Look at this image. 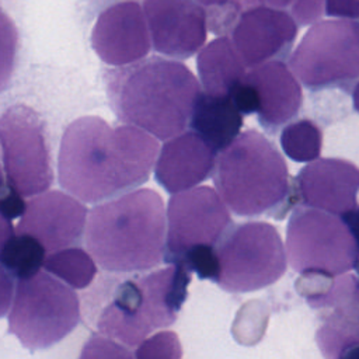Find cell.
<instances>
[{
  "instance_id": "cell-1",
  "label": "cell",
  "mask_w": 359,
  "mask_h": 359,
  "mask_svg": "<svg viewBox=\"0 0 359 359\" xmlns=\"http://www.w3.org/2000/svg\"><path fill=\"white\" fill-rule=\"evenodd\" d=\"M158 150V140L136 126L81 116L62 136L59 184L87 203L123 195L149 180Z\"/></svg>"
},
{
  "instance_id": "cell-2",
  "label": "cell",
  "mask_w": 359,
  "mask_h": 359,
  "mask_svg": "<svg viewBox=\"0 0 359 359\" xmlns=\"http://www.w3.org/2000/svg\"><path fill=\"white\" fill-rule=\"evenodd\" d=\"M107 93L125 125L168 140L188 129L202 87L182 62L150 56L109 72Z\"/></svg>"
},
{
  "instance_id": "cell-3",
  "label": "cell",
  "mask_w": 359,
  "mask_h": 359,
  "mask_svg": "<svg viewBox=\"0 0 359 359\" xmlns=\"http://www.w3.org/2000/svg\"><path fill=\"white\" fill-rule=\"evenodd\" d=\"M86 245L112 272L157 266L165 251V208L158 192L140 188L97 205L88 215Z\"/></svg>"
},
{
  "instance_id": "cell-4",
  "label": "cell",
  "mask_w": 359,
  "mask_h": 359,
  "mask_svg": "<svg viewBox=\"0 0 359 359\" xmlns=\"http://www.w3.org/2000/svg\"><path fill=\"white\" fill-rule=\"evenodd\" d=\"M216 192L234 215L283 219L297 202L294 182L278 147L261 132H241L216 157Z\"/></svg>"
},
{
  "instance_id": "cell-5",
  "label": "cell",
  "mask_w": 359,
  "mask_h": 359,
  "mask_svg": "<svg viewBox=\"0 0 359 359\" xmlns=\"http://www.w3.org/2000/svg\"><path fill=\"white\" fill-rule=\"evenodd\" d=\"M191 272L180 265L122 283L98 320L101 334L135 346L153 331L171 325L187 299Z\"/></svg>"
},
{
  "instance_id": "cell-6",
  "label": "cell",
  "mask_w": 359,
  "mask_h": 359,
  "mask_svg": "<svg viewBox=\"0 0 359 359\" xmlns=\"http://www.w3.org/2000/svg\"><path fill=\"white\" fill-rule=\"evenodd\" d=\"M289 69L310 91L352 93L359 81V21L314 22L289 55Z\"/></svg>"
},
{
  "instance_id": "cell-7",
  "label": "cell",
  "mask_w": 359,
  "mask_h": 359,
  "mask_svg": "<svg viewBox=\"0 0 359 359\" xmlns=\"http://www.w3.org/2000/svg\"><path fill=\"white\" fill-rule=\"evenodd\" d=\"M80 303L66 283L48 272L17 283L8 331L28 349H43L67 337L79 324Z\"/></svg>"
},
{
  "instance_id": "cell-8",
  "label": "cell",
  "mask_w": 359,
  "mask_h": 359,
  "mask_svg": "<svg viewBox=\"0 0 359 359\" xmlns=\"http://www.w3.org/2000/svg\"><path fill=\"white\" fill-rule=\"evenodd\" d=\"M286 254L300 275L341 276L359 266V248L339 216L297 206L286 227Z\"/></svg>"
},
{
  "instance_id": "cell-9",
  "label": "cell",
  "mask_w": 359,
  "mask_h": 359,
  "mask_svg": "<svg viewBox=\"0 0 359 359\" xmlns=\"http://www.w3.org/2000/svg\"><path fill=\"white\" fill-rule=\"evenodd\" d=\"M216 282L227 292L265 287L286 269V251L279 231L266 222L233 224L216 247Z\"/></svg>"
},
{
  "instance_id": "cell-10",
  "label": "cell",
  "mask_w": 359,
  "mask_h": 359,
  "mask_svg": "<svg viewBox=\"0 0 359 359\" xmlns=\"http://www.w3.org/2000/svg\"><path fill=\"white\" fill-rule=\"evenodd\" d=\"M0 147L7 187L20 196L43 194L53 182L46 128L41 115L14 105L0 116Z\"/></svg>"
},
{
  "instance_id": "cell-11",
  "label": "cell",
  "mask_w": 359,
  "mask_h": 359,
  "mask_svg": "<svg viewBox=\"0 0 359 359\" xmlns=\"http://www.w3.org/2000/svg\"><path fill=\"white\" fill-rule=\"evenodd\" d=\"M233 220L229 209L210 187H195L174 194L165 210V251L168 265L198 248H216Z\"/></svg>"
},
{
  "instance_id": "cell-12",
  "label": "cell",
  "mask_w": 359,
  "mask_h": 359,
  "mask_svg": "<svg viewBox=\"0 0 359 359\" xmlns=\"http://www.w3.org/2000/svg\"><path fill=\"white\" fill-rule=\"evenodd\" d=\"M142 7L157 53L181 62L205 46L208 18L196 0H143Z\"/></svg>"
},
{
  "instance_id": "cell-13",
  "label": "cell",
  "mask_w": 359,
  "mask_h": 359,
  "mask_svg": "<svg viewBox=\"0 0 359 359\" xmlns=\"http://www.w3.org/2000/svg\"><path fill=\"white\" fill-rule=\"evenodd\" d=\"M299 27L285 11L265 4L245 10L234 24L230 39L247 69L289 56Z\"/></svg>"
},
{
  "instance_id": "cell-14",
  "label": "cell",
  "mask_w": 359,
  "mask_h": 359,
  "mask_svg": "<svg viewBox=\"0 0 359 359\" xmlns=\"http://www.w3.org/2000/svg\"><path fill=\"white\" fill-rule=\"evenodd\" d=\"M87 223V209L79 199L48 191L29 199L15 233L34 237L48 254L76 244Z\"/></svg>"
},
{
  "instance_id": "cell-15",
  "label": "cell",
  "mask_w": 359,
  "mask_h": 359,
  "mask_svg": "<svg viewBox=\"0 0 359 359\" xmlns=\"http://www.w3.org/2000/svg\"><path fill=\"white\" fill-rule=\"evenodd\" d=\"M91 46L104 63L116 67L144 59L151 42L143 7L136 0L107 7L93 28Z\"/></svg>"
},
{
  "instance_id": "cell-16",
  "label": "cell",
  "mask_w": 359,
  "mask_h": 359,
  "mask_svg": "<svg viewBox=\"0 0 359 359\" xmlns=\"http://www.w3.org/2000/svg\"><path fill=\"white\" fill-rule=\"evenodd\" d=\"M294 188L304 206L341 216L358 205L359 167L345 158H317L299 171Z\"/></svg>"
},
{
  "instance_id": "cell-17",
  "label": "cell",
  "mask_w": 359,
  "mask_h": 359,
  "mask_svg": "<svg viewBox=\"0 0 359 359\" xmlns=\"http://www.w3.org/2000/svg\"><path fill=\"white\" fill-rule=\"evenodd\" d=\"M245 80L257 94V119L269 135H275L300 112L302 84L285 62L272 60L250 67Z\"/></svg>"
},
{
  "instance_id": "cell-18",
  "label": "cell",
  "mask_w": 359,
  "mask_h": 359,
  "mask_svg": "<svg viewBox=\"0 0 359 359\" xmlns=\"http://www.w3.org/2000/svg\"><path fill=\"white\" fill-rule=\"evenodd\" d=\"M217 154L194 130L164 142L154 164V178L174 195L198 187L213 175Z\"/></svg>"
},
{
  "instance_id": "cell-19",
  "label": "cell",
  "mask_w": 359,
  "mask_h": 359,
  "mask_svg": "<svg viewBox=\"0 0 359 359\" xmlns=\"http://www.w3.org/2000/svg\"><path fill=\"white\" fill-rule=\"evenodd\" d=\"M243 116L231 97L202 91L195 102L188 129L198 133L219 154L241 133Z\"/></svg>"
},
{
  "instance_id": "cell-20",
  "label": "cell",
  "mask_w": 359,
  "mask_h": 359,
  "mask_svg": "<svg viewBox=\"0 0 359 359\" xmlns=\"http://www.w3.org/2000/svg\"><path fill=\"white\" fill-rule=\"evenodd\" d=\"M196 70L203 93L229 97L247 73L229 35L215 38L198 52Z\"/></svg>"
},
{
  "instance_id": "cell-21",
  "label": "cell",
  "mask_w": 359,
  "mask_h": 359,
  "mask_svg": "<svg viewBox=\"0 0 359 359\" xmlns=\"http://www.w3.org/2000/svg\"><path fill=\"white\" fill-rule=\"evenodd\" d=\"M42 268L56 279L63 280L72 289L87 287L97 273L93 257L79 247H69L48 254Z\"/></svg>"
},
{
  "instance_id": "cell-22",
  "label": "cell",
  "mask_w": 359,
  "mask_h": 359,
  "mask_svg": "<svg viewBox=\"0 0 359 359\" xmlns=\"http://www.w3.org/2000/svg\"><path fill=\"white\" fill-rule=\"evenodd\" d=\"M280 146L285 154L296 163H311L320 158L323 130L311 119L302 118L282 128Z\"/></svg>"
},
{
  "instance_id": "cell-23",
  "label": "cell",
  "mask_w": 359,
  "mask_h": 359,
  "mask_svg": "<svg viewBox=\"0 0 359 359\" xmlns=\"http://www.w3.org/2000/svg\"><path fill=\"white\" fill-rule=\"evenodd\" d=\"M46 255L45 248L34 237L14 233L0 254V264L20 280L39 272Z\"/></svg>"
},
{
  "instance_id": "cell-24",
  "label": "cell",
  "mask_w": 359,
  "mask_h": 359,
  "mask_svg": "<svg viewBox=\"0 0 359 359\" xmlns=\"http://www.w3.org/2000/svg\"><path fill=\"white\" fill-rule=\"evenodd\" d=\"M206 11L208 29L219 36L229 35L238 17L261 0H196Z\"/></svg>"
},
{
  "instance_id": "cell-25",
  "label": "cell",
  "mask_w": 359,
  "mask_h": 359,
  "mask_svg": "<svg viewBox=\"0 0 359 359\" xmlns=\"http://www.w3.org/2000/svg\"><path fill=\"white\" fill-rule=\"evenodd\" d=\"M18 32L13 20L0 8V93L7 88L17 57Z\"/></svg>"
},
{
  "instance_id": "cell-26",
  "label": "cell",
  "mask_w": 359,
  "mask_h": 359,
  "mask_svg": "<svg viewBox=\"0 0 359 359\" xmlns=\"http://www.w3.org/2000/svg\"><path fill=\"white\" fill-rule=\"evenodd\" d=\"M182 349L174 331H160L139 344L135 359H181Z\"/></svg>"
},
{
  "instance_id": "cell-27",
  "label": "cell",
  "mask_w": 359,
  "mask_h": 359,
  "mask_svg": "<svg viewBox=\"0 0 359 359\" xmlns=\"http://www.w3.org/2000/svg\"><path fill=\"white\" fill-rule=\"evenodd\" d=\"M262 4L287 13L297 27H309L320 21L325 0H261Z\"/></svg>"
},
{
  "instance_id": "cell-28",
  "label": "cell",
  "mask_w": 359,
  "mask_h": 359,
  "mask_svg": "<svg viewBox=\"0 0 359 359\" xmlns=\"http://www.w3.org/2000/svg\"><path fill=\"white\" fill-rule=\"evenodd\" d=\"M268 316L269 314H268V309L265 304H262L258 300H254V302H251V306H250V302H248L245 306H243L238 310V314L236 317L234 327H233L234 338L240 344H244L250 324H252L254 334L257 335L258 339H261V337L266 328Z\"/></svg>"
},
{
  "instance_id": "cell-29",
  "label": "cell",
  "mask_w": 359,
  "mask_h": 359,
  "mask_svg": "<svg viewBox=\"0 0 359 359\" xmlns=\"http://www.w3.org/2000/svg\"><path fill=\"white\" fill-rule=\"evenodd\" d=\"M79 359H135V356L116 341L94 335L84 344Z\"/></svg>"
},
{
  "instance_id": "cell-30",
  "label": "cell",
  "mask_w": 359,
  "mask_h": 359,
  "mask_svg": "<svg viewBox=\"0 0 359 359\" xmlns=\"http://www.w3.org/2000/svg\"><path fill=\"white\" fill-rule=\"evenodd\" d=\"M324 13L337 20L359 21V0H325Z\"/></svg>"
},
{
  "instance_id": "cell-31",
  "label": "cell",
  "mask_w": 359,
  "mask_h": 359,
  "mask_svg": "<svg viewBox=\"0 0 359 359\" xmlns=\"http://www.w3.org/2000/svg\"><path fill=\"white\" fill-rule=\"evenodd\" d=\"M14 296V283L11 273L0 264V317H3L11 304Z\"/></svg>"
},
{
  "instance_id": "cell-32",
  "label": "cell",
  "mask_w": 359,
  "mask_h": 359,
  "mask_svg": "<svg viewBox=\"0 0 359 359\" xmlns=\"http://www.w3.org/2000/svg\"><path fill=\"white\" fill-rule=\"evenodd\" d=\"M339 217L348 226V229H349L351 234L353 236L355 243H356V245L359 248V205H356L353 209L348 210L346 213L341 215Z\"/></svg>"
},
{
  "instance_id": "cell-33",
  "label": "cell",
  "mask_w": 359,
  "mask_h": 359,
  "mask_svg": "<svg viewBox=\"0 0 359 359\" xmlns=\"http://www.w3.org/2000/svg\"><path fill=\"white\" fill-rule=\"evenodd\" d=\"M15 230L13 229L11 220L7 219L1 212H0V254L4 248V245L8 243V240L14 236Z\"/></svg>"
},
{
  "instance_id": "cell-34",
  "label": "cell",
  "mask_w": 359,
  "mask_h": 359,
  "mask_svg": "<svg viewBox=\"0 0 359 359\" xmlns=\"http://www.w3.org/2000/svg\"><path fill=\"white\" fill-rule=\"evenodd\" d=\"M338 359H359V344L348 348L346 351H344L338 356Z\"/></svg>"
},
{
  "instance_id": "cell-35",
  "label": "cell",
  "mask_w": 359,
  "mask_h": 359,
  "mask_svg": "<svg viewBox=\"0 0 359 359\" xmlns=\"http://www.w3.org/2000/svg\"><path fill=\"white\" fill-rule=\"evenodd\" d=\"M352 104L356 112H359V81L355 84L352 90Z\"/></svg>"
},
{
  "instance_id": "cell-36",
  "label": "cell",
  "mask_w": 359,
  "mask_h": 359,
  "mask_svg": "<svg viewBox=\"0 0 359 359\" xmlns=\"http://www.w3.org/2000/svg\"><path fill=\"white\" fill-rule=\"evenodd\" d=\"M7 189V185L4 184V175H3V170H1V164H0V195Z\"/></svg>"
},
{
  "instance_id": "cell-37",
  "label": "cell",
  "mask_w": 359,
  "mask_h": 359,
  "mask_svg": "<svg viewBox=\"0 0 359 359\" xmlns=\"http://www.w3.org/2000/svg\"><path fill=\"white\" fill-rule=\"evenodd\" d=\"M358 285H359V266H358Z\"/></svg>"
}]
</instances>
